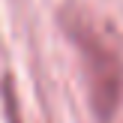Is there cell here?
I'll use <instances>...</instances> for the list:
<instances>
[{"label":"cell","instance_id":"cell-1","mask_svg":"<svg viewBox=\"0 0 123 123\" xmlns=\"http://www.w3.org/2000/svg\"><path fill=\"white\" fill-rule=\"evenodd\" d=\"M72 39L81 51L84 69H87V90H90V105L96 117L108 123L120 108L123 96V60L120 54L102 39L96 30L87 24H72Z\"/></svg>","mask_w":123,"mask_h":123},{"label":"cell","instance_id":"cell-2","mask_svg":"<svg viewBox=\"0 0 123 123\" xmlns=\"http://www.w3.org/2000/svg\"><path fill=\"white\" fill-rule=\"evenodd\" d=\"M3 96H6V114H9L12 123H21L18 120V105H15V96H12V81L6 78L3 81Z\"/></svg>","mask_w":123,"mask_h":123}]
</instances>
